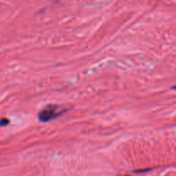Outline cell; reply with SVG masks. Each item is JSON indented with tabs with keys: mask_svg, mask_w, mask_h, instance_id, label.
Listing matches in <instances>:
<instances>
[{
	"mask_svg": "<svg viewBox=\"0 0 176 176\" xmlns=\"http://www.w3.org/2000/svg\"><path fill=\"white\" fill-rule=\"evenodd\" d=\"M67 109L62 110V107H59L57 105H49L39 112V119L42 122L50 121L55 118L59 117V115H61Z\"/></svg>",
	"mask_w": 176,
	"mask_h": 176,
	"instance_id": "6da1fadb",
	"label": "cell"
},
{
	"mask_svg": "<svg viewBox=\"0 0 176 176\" xmlns=\"http://www.w3.org/2000/svg\"><path fill=\"white\" fill-rule=\"evenodd\" d=\"M8 124H9V120H8L7 118H2V120H1V125H2V126L6 125H8Z\"/></svg>",
	"mask_w": 176,
	"mask_h": 176,
	"instance_id": "7a4b0ae2",
	"label": "cell"
},
{
	"mask_svg": "<svg viewBox=\"0 0 176 176\" xmlns=\"http://www.w3.org/2000/svg\"><path fill=\"white\" fill-rule=\"evenodd\" d=\"M172 89H175V90H176V86H175V87H173Z\"/></svg>",
	"mask_w": 176,
	"mask_h": 176,
	"instance_id": "3957f363",
	"label": "cell"
}]
</instances>
